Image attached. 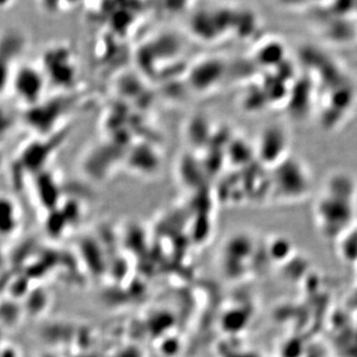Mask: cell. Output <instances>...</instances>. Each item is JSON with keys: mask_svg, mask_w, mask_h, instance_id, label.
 <instances>
[{"mask_svg": "<svg viewBox=\"0 0 357 357\" xmlns=\"http://www.w3.org/2000/svg\"><path fill=\"white\" fill-rule=\"evenodd\" d=\"M11 81L14 91L20 100L29 105H36L39 102L43 84L39 70L24 68L18 70Z\"/></svg>", "mask_w": 357, "mask_h": 357, "instance_id": "1", "label": "cell"}]
</instances>
